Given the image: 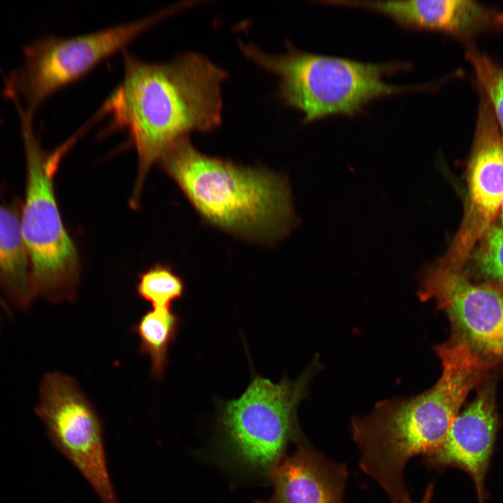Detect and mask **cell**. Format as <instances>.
Listing matches in <instances>:
<instances>
[{
    "instance_id": "cell-1",
    "label": "cell",
    "mask_w": 503,
    "mask_h": 503,
    "mask_svg": "<svg viewBox=\"0 0 503 503\" xmlns=\"http://www.w3.org/2000/svg\"><path fill=\"white\" fill-rule=\"evenodd\" d=\"M122 82L102 105L112 129L127 131L139 163L133 205L151 168L176 142L221 122L226 72L207 57L184 53L164 62L123 51Z\"/></svg>"
},
{
    "instance_id": "cell-2",
    "label": "cell",
    "mask_w": 503,
    "mask_h": 503,
    "mask_svg": "<svg viewBox=\"0 0 503 503\" xmlns=\"http://www.w3.org/2000/svg\"><path fill=\"white\" fill-rule=\"evenodd\" d=\"M442 373L429 390L411 398L385 400L351 421L352 437L360 452L359 466L400 503L408 494L403 478L414 456L437 452L469 392L486 379V363L460 345L440 347Z\"/></svg>"
},
{
    "instance_id": "cell-3",
    "label": "cell",
    "mask_w": 503,
    "mask_h": 503,
    "mask_svg": "<svg viewBox=\"0 0 503 503\" xmlns=\"http://www.w3.org/2000/svg\"><path fill=\"white\" fill-rule=\"evenodd\" d=\"M158 163L208 223L256 240L287 230L290 191L279 176L205 155L188 137L173 144Z\"/></svg>"
},
{
    "instance_id": "cell-4",
    "label": "cell",
    "mask_w": 503,
    "mask_h": 503,
    "mask_svg": "<svg viewBox=\"0 0 503 503\" xmlns=\"http://www.w3.org/2000/svg\"><path fill=\"white\" fill-rule=\"evenodd\" d=\"M243 53L277 75L278 95L301 111L309 123L333 115H353L375 99L430 89L432 84L396 85L386 75L409 69L405 62L369 63L302 52L287 45L284 54H270L240 42Z\"/></svg>"
},
{
    "instance_id": "cell-5",
    "label": "cell",
    "mask_w": 503,
    "mask_h": 503,
    "mask_svg": "<svg viewBox=\"0 0 503 503\" xmlns=\"http://www.w3.org/2000/svg\"><path fill=\"white\" fill-rule=\"evenodd\" d=\"M20 119L26 162L20 221L34 294L50 302H72L77 295L80 263L62 221L54 180L63 156L79 135L72 136L52 151H45L34 133L33 119Z\"/></svg>"
},
{
    "instance_id": "cell-6",
    "label": "cell",
    "mask_w": 503,
    "mask_h": 503,
    "mask_svg": "<svg viewBox=\"0 0 503 503\" xmlns=\"http://www.w3.org/2000/svg\"><path fill=\"white\" fill-rule=\"evenodd\" d=\"M314 368L278 383L255 377L238 398L222 404L219 427L228 457L240 467L268 476L300 438L296 409L306 396Z\"/></svg>"
},
{
    "instance_id": "cell-7",
    "label": "cell",
    "mask_w": 503,
    "mask_h": 503,
    "mask_svg": "<svg viewBox=\"0 0 503 503\" xmlns=\"http://www.w3.org/2000/svg\"><path fill=\"white\" fill-rule=\"evenodd\" d=\"M180 4L150 15L71 37L48 35L23 47V61L4 81L3 94L25 102L26 111L34 114L46 99L82 78L100 62L140 34L174 14Z\"/></svg>"
},
{
    "instance_id": "cell-8",
    "label": "cell",
    "mask_w": 503,
    "mask_h": 503,
    "mask_svg": "<svg viewBox=\"0 0 503 503\" xmlns=\"http://www.w3.org/2000/svg\"><path fill=\"white\" fill-rule=\"evenodd\" d=\"M34 411L55 448L88 481L102 503H119L108 468L98 413L76 381L58 371L41 380Z\"/></svg>"
},
{
    "instance_id": "cell-9",
    "label": "cell",
    "mask_w": 503,
    "mask_h": 503,
    "mask_svg": "<svg viewBox=\"0 0 503 503\" xmlns=\"http://www.w3.org/2000/svg\"><path fill=\"white\" fill-rule=\"evenodd\" d=\"M464 215L451 247L438 262L455 272L493 226L503 202V136L490 105L481 94L467 172Z\"/></svg>"
},
{
    "instance_id": "cell-10",
    "label": "cell",
    "mask_w": 503,
    "mask_h": 503,
    "mask_svg": "<svg viewBox=\"0 0 503 503\" xmlns=\"http://www.w3.org/2000/svg\"><path fill=\"white\" fill-rule=\"evenodd\" d=\"M421 300H434L447 314L451 339L467 343L483 358L503 359V295L488 283L475 284L462 271L434 264L423 274Z\"/></svg>"
},
{
    "instance_id": "cell-11",
    "label": "cell",
    "mask_w": 503,
    "mask_h": 503,
    "mask_svg": "<svg viewBox=\"0 0 503 503\" xmlns=\"http://www.w3.org/2000/svg\"><path fill=\"white\" fill-rule=\"evenodd\" d=\"M500 425L494 387L486 384L456 416L441 448L425 457V464L438 469L451 467L465 472L474 482L478 503H484L488 498L485 481Z\"/></svg>"
},
{
    "instance_id": "cell-12",
    "label": "cell",
    "mask_w": 503,
    "mask_h": 503,
    "mask_svg": "<svg viewBox=\"0 0 503 503\" xmlns=\"http://www.w3.org/2000/svg\"><path fill=\"white\" fill-rule=\"evenodd\" d=\"M381 13L413 29L442 31L467 41L489 31L503 30V11L471 0L341 1Z\"/></svg>"
},
{
    "instance_id": "cell-13",
    "label": "cell",
    "mask_w": 503,
    "mask_h": 503,
    "mask_svg": "<svg viewBox=\"0 0 503 503\" xmlns=\"http://www.w3.org/2000/svg\"><path fill=\"white\" fill-rule=\"evenodd\" d=\"M347 476L344 465L299 445L269 474L272 495L256 503H343Z\"/></svg>"
},
{
    "instance_id": "cell-14",
    "label": "cell",
    "mask_w": 503,
    "mask_h": 503,
    "mask_svg": "<svg viewBox=\"0 0 503 503\" xmlns=\"http://www.w3.org/2000/svg\"><path fill=\"white\" fill-rule=\"evenodd\" d=\"M20 214L19 201L0 202V291L14 306L27 309L35 296Z\"/></svg>"
},
{
    "instance_id": "cell-15",
    "label": "cell",
    "mask_w": 503,
    "mask_h": 503,
    "mask_svg": "<svg viewBox=\"0 0 503 503\" xmlns=\"http://www.w3.org/2000/svg\"><path fill=\"white\" fill-rule=\"evenodd\" d=\"M180 319L171 308H153L133 326L140 340V352L149 356L151 374L162 378L168 363L170 345L174 341Z\"/></svg>"
},
{
    "instance_id": "cell-16",
    "label": "cell",
    "mask_w": 503,
    "mask_h": 503,
    "mask_svg": "<svg viewBox=\"0 0 503 503\" xmlns=\"http://www.w3.org/2000/svg\"><path fill=\"white\" fill-rule=\"evenodd\" d=\"M136 290L153 308H170L183 295L184 284L170 267L158 263L140 273Z\"/></svg>"
},
{
    "instance_id": "cell-17",
    "label": "cell",
    "mask_w": 503,
    "mask_h": 503,
    "mask_svg": "<svg viewBox=\"0 0 503 503\" xmlns=\"http://www.w3.org/2000/svg\"><path fill=\"white\" fill-rule=\"evenodd\" d=\"M466 58L474 69L481 94L488 101L503 136V68L474 48L467 51Z\"/></svg>"
},
{
    "instance_id": "cell-18",
    "label": "cell",
    "mask_w": 503,
    "mask_h": 503,
    "mask_svg": "<svg viewBox=\"0 0 503 503\" xmlns=\"http://www.w3.org/2000/svg\"><path fill=\"white\" fill-rule=\"evenodd\" d=\"M473 257L485 276L503 284V228L492 226L481 241Z\"/></svg>"
},
{
    "instance_id": "cell-19",
    "label": "cell",
    "mask_w": 503,
    "mask_h": 503,
    "mask_svg": "<svg viewBox=\"0 0 503 503\" xmlns=\"http://www.w3.org/2000/svg\"><path fill=\"white\" fill-rule=\"evenodd\" d=\"M433 492H434V486L432 483H430L425 489V491L424 493L423 498L418 503H431L432 496H433ZM400 503H415V502H413L411 501V498L409 497V494H407L404 497V498L402 499V500Z\"/></svg>"
},
{
    "instance_id": "cell-20",
    "label": "cell",
    "mask_w": 503,
    "mask_h": 503,
    "mask_svg": "<svg viewBox=\"0 0 503 503\" xmlns=\"http://www.w3.org/2000/svg\"><path fill=\"white\" fill-rule=\"evenodd\" d=\"M488 284L503 295V284L497 282H488Z\"/></svg>"
},
{
    "instance_id": "cell-21",
    "label": "cell",
    "mask_w": 503,
    "mask_h": 503,
    "mask_svg": "<svg viewBox=\"0 0 503 503\" xmlns=\"http://www.w3.org/2000/svg\"><path fill=\"white\" fill-rule=\"evenodd\" d=\"M500 214L501 221H502V224H503V202H502V206H501V209H500Z\"/></svg>"
}]
</instances>
